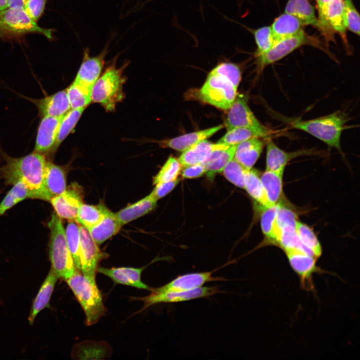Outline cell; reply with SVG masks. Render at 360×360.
<instances>
[{
    "mask_svg": "<svg viewBox=\"0 0 360 360\" xmlns=\"http://www.w3.org/2000/svg\"><path fill=\"white\" fill-rule=\"evenodd\" d=\"M4 164L0 166V178L7 185L18 182L26 184L34 194L36 199L50 202L46 192L43 180L47 160L46 156L33 152L26 156L14 158L0 148Z\"/></svg>",
    "mask_w": 360,
    "mask_h": 360,
    "instance_id": "6da1fadb",
    "label": "cell"
},
{
    "mask_svg": "<svg viewBox=\"0 0 360 360\" xmlns=\"http://www.w3.org/2000/svg\"><path fill=\"white\" fill-rule=\"evenodd\" d=\"M348 121L346 114L338 110L314 119L296 120L291 125L293 128L306 132L320 140L330 148L341 152V136Z\"/></svg>",
    "mask_w": 360,
    "mask_h": 360,
    "instance_id": "7a4b0ae2",
    "label": "cell"
},
{
    "mask_svg": "<svg viewBox=\"0 0 360 360\" xmlns=\"http://www.w3.org/2000/svg\"><path fill=\"white\" fill-rule=\"evenodd\" d=\"M27 198L36 199L34 194L26 184L22 182L16 183L0 203V216Z\"/></svg>",
    "mask_w": 360,
    "mask_h": 360,
    "instance_id": "e575fe53",
    "label": "cell"
},
{
    "mask_svg": "<svg viewBox=\"0 0 360 360\" xmlns=\"http://www.w3.org/2000/svg\"><path fill=\"white\" fill-rule=\"evenodd\" d=\"M64 116H44L41 118L37 130L34 152L44 156L50 154L56 143Z\"/></svg>",
    "mask_w": 360,
    "mask_h": 360,
    "instance_id": "9a60e30c",
    "label": "cell"
},
{
    "mask_svg": "<svg viewBox=\"0 0 360 360\" xmlns=\"http://www.w3.org/2000/svg\"><path fill=\"white\" fill-rule=\"evenodd\" d=\"M32 33L52 38V30L40 26L28 16L24 9L8 8L0 11V40L16 39Z\"/></svg>",
    "mask_w": 360,
    "mask_h": 360,
    "instance_id": "8992f818",
    "label": "cell"
},
{
    "mask_svg": "<svg viewBox=\"0 0 360 360\" xmlns=\"http://www.w3.org/2000/svg\"><path fill=\"white\" fill-rule=\"evenodd\" d=\"M280 204L268 208L260 206V226L264 236V240L260 246L268 244L277 246L280 230L277 224L276 218Z\"/></svg>",
    "mask_w": 360,
    "mask_h": 360,
    "instance_id": "484cf974",
    "label": "cell"
},
{
    "mask_svg": "<svg viewBox=\"0 0 360 360\" xmlns=\"http://www.w3.org/2000/svg\"><path fill=\"white\" fill-rule=\"evenodd\" d=\"M248 170L233 158L222 172L224 177L231 183L244 188L246 175Z\"/></svg>",
    "mask_w": 360,
    "mask_h": 360,
    "instance_id": "ab89813d",
    "label": "cell"
},
{
    "mask_svg": "<svg viewBox=\"0 0 360 360\" xmlns=\"http://www.w3.org/2000/svg\"><path fill=\"white\" fill-rule=\"evenodd\" d=\"M110 211L102 204H80L75 222L88 229L99 223Z\"/></svg>",
    "mask_w": 360,
    "mask_h": 360,
    "instance_id": "1f68e13d",
    "label": "cell"
},
{
    "mask_svg": "<svg viewBox=\"0 0 360 360\" xmlns=\"http://www.w3.org/2000/svg\"><path fill=\"white\" fill-rule=\"evenodd\" d=\"M116 57L96 80L92 90V100L100 104L108 112L114 111L117 103L124 97L123 86L126 78L122 73L129 62L124 63L118 68L116 66Z\"/></svg>",
    "mask_w": 360,
    "mask_h": 360,
    "instance_id": "277c9868",
    "label": "cell"
},
{
    "mask_svg": "<svg viewBox=\"0 0 360 360\" xmlns=\"http://www.w3.org/2000/svg\"><path fill=\"white\" fill-rule=\"evenodd\" d=\"M266 140L253 138L237 144L234 158L247 169L252 168L262 151Z\"/></svg>",
    "mask_w": 360,
    "mask_h": 360,
    "instance_id": "44dd1931",
    "label": "cell"
},
{
    "mask_svg": "<svg viewBox=\"0 0 360 360\" xmlns=\"http://www.w3.org/2000/svg\"><path fill=\"white\" fill-rule=\"evenodd\" d=\"M303 24L295 16L285 13L274 21L270 26L273 45L302 30Z\"/></svg>",
    "mask_w": 360,
    "mask_h": 360,
    "instance_id": "d4e9b609",
    "label": "cell"
},
{
    "mask_svg": "<svg viewBox=\"0 0 360 360\" xmlns=\"http://www.w3.org/2000/svg\"><path fill=\"white\" fill-rule=\"evenodd\" d=\"M236 146L228 145L214 150L202 162L208 178L212 180L216 174L222 172L226 165L234 158Z\"/></svg>",
    "mask_w": 360,
    "mask_h": 360,
    "instance_id": "4316f807",
    "label": "cell"
},
{
    "mask_svg": "<svg viewBox=\"0 0 360 360\" xmlns=\"http://www.w3.org/2000/svg\"><path fill=\"white\" fill-rule=\"evenodd\" d=\"M253 138H263L258 132L252 128L246 127H237L228 130L218 142L228 145H236L243 141Z\"/></svg>",
    "mask_w": 360,
    "mask_h": 360,
    "instance_id": "60d3db41",
    "label": "cell"
},
{
    "mask_svg": "<svg viewBox=\"0 0 360 360\" xmlns=\"http://www.w3.org/2000/svg\"><path fill=\"white\" fill-rule=\"evenodd\" d=\"M210 72L225 78L238 89L241 80V71L238 64L230 62H222Z\"/></svg>",
    "mask_w": 360,
    "mask_h": 360,
    "instance_id": "ee69618b",
    "label": "cell"
},
{
    "mask_svg": "<svg viewBox=\"0 0 360 360\" xmlns=\"http://www.w3.org/2000/svg\"><path fill=\"white\" fill-rule=\"evenodd\" d=\"M224 124H220L209 128L186 134L172 138L162 140L158 142L162 148H170L178 152H183L196 144L206 140L224 128Z\"/></svg>",
    "mask_w": 360,
    "mask_h": 360,
    "instance_id": "ffe728a7",
    "label": "cell"
},
{
    "mask_svg": "<svg viewBox=\"0 0 360 360\" xmlns=\"http://www.w3.org/2000/svg\"><path fill=\"white\" fill-rule=\"evenodd\" d=\"M122 226L115 214L110 212L102 221L88 230L94 240L100 244L116 235Z\"/></svg>",
    "mask_w": 360,
    "mask_h": 360,
    "instance_id": "f1b7e54d",
    "label": "cell"
},
{
    "mask_svg": "<svg viewBox=\"0 0 360 360\" xmlns=\"http://www.w3.org/2000/svg\"><path fill=\"white\" fill-rule=\"evenodd\" d=\"M266 169L276 172H284L286 166L292 159L304 156L316 155L318 152L312 149H302L292 152H286L268 138L266 140Z\"/></svg>",
    "mask_w": 360,
    "mask_h": 360,
    "instance_id": "e0dca14e",
    "label": "cell"
},
{
    "mask_svg": "<svg viewBox=\"0 0 360 360\" xmlns=\"http://www.w3.org/2000/svg\"><path fill=\"white\" fill-rule=\"evenodd\" d=\"M66 281L85 313L86 324H96L106 312L96 282H91L78 270Z\"/></svg>",
    "mask_w": 360,
    "mask_h": 360,
    "instance_id": "5b68a950",
    "label": "cell"
},
{
    "mask_svg": "<svg viewBox=\"0 0 360 360\" xmlns=\"http://www.w3.org/2000/svg\"><path fill=\"white\" fill-rule=\"evenodd\" d=\"M216 270L180 275L166 284L154 289L158 292L186 291L202 286L208 282L227 280L223 277L213 276L212 274Z\"/></svg>",
    "mask_w": 360,
    "mask_h": 360,
    "instance_id": "2e32d148",
    "label": "cell"
},
{
    "mask_svg": "<svg viewBox=\"0 0 360 360\" xmlns=\"http://www.w3.org/2000/svg\"><path fill=\"white\" fill-rule=\"evenodd\" d=\"M318 14L319 29L326 40H331L334 30L330 26L327 17L328 9L330 0H316Z\"/></svg>",
    "mask_w": 360,
    "mask_h": 360,
    "instance_id": "bcb514c9",
    "label": "cell"
},
{
    "mask_svg": "<svg viewBox=\"0 0 360 360\" xmlns=\"http://www.w3.org/2000/svg\"><path fill=\"white\" fill-rule=\"evenodd\" d=\"M150 294L144 297H134L132 299L144 302V306L140 312L150 306L160 303H170L186 302L196 298H206L216 294L224 292L219 290L217 286H200V288L186 291L180 292H158L152 288Z\"/></svg>",
    "mask_w": 360,
    "mask_h": 360,
    "instance_id": "9c48e42d",
    "label": "cell"
},
{
    "mask_svg": "<svg viewBox=\"0 0 360 360\" xmlns=\"http://www.w3.org/2000/svg\"><path fill=\"white\" fill-rule=\"evenodd\" d=\"M85 108L71 109L64 116L60 126L57 138L50 154L55 152L61 143L74 128Z\"/></svg>",
    "mask_w": 360,
    "mask_h": 360,
    "instance_id": "74e56055",
    "label": "cell"
},
{
    "mask_svg": "<svg viewBox=\"0 0 360 360\" xmlns=\"http://www.w3.org/2000/svg\"><path fill=\"white\" fill-rule=\"evenodd\" d=\"M244 189L260 206L266 208L272 206L268 201L260 176L256 170L251 168L248 172Z\"/></svg>",
    "mask_w": 360,
    "mask_h": 360,
    "instance_id": "d6a6232c",
    "label": "cell"
},
{
    "mask_svg": "<svg viewBox=\"0 0 360 360\" xmlns=\"http://www.w3.org/2000/svg\"><path fill=\"white\" fill-rule=\"evenodd\" d=\"M24 97L36 106L40 118L44 116H62L71 110L66 90L41 98Z\"/></svg>",
    "mask_w": 360,
    "mask_h": 360,
    "instance_id": "ac0fdd59",
    "label": "cell"
},
{
    "mask_svg": "<svg viewBox=\"0 0 360 360\" xmlns=\"http://www.w3.org/2000/svg\"><path fill=\"white\" fill-rule=\"evenodd\" d=\"M236 89L225 78L210 72L198 92L202 102L216 108L228 110L236 96Z\"/></svg>",
    "mask_w": 360,
    "mask_h": 360,
    "instance_id": "52a82bcc",
    "label": "cell"
},
{
    "mask_svg": "<svg viewBox=\"0 0 360 360\" xmlns=\"http://www.w3.org/2000/svg\"><path fill=\"white\" fill-rule=\"evenodd\" d=\"M284 172L266 170L260 176L268 201L271 206L282 202Z\"/></svg>",
    "mask_w": 360,
    "mask_h": 360,
    "instance_id": "f546056e",
    "label": "cell"
},
{
    "mask_svg": "<svg viewBox=\"0 0 360 360\" xmlns=\"http://www.w3.org/2000/svg\"><path fill=\"white\" fill-rule=\"evenodd\" d=\"M182 166L178 159L170 156L159 172L153 178V184L167 182L178 178Z\"/></svg>",
    "mask_w": 360,
    "mask_h": 360,
    "instance_id": "b9f144b4",
    "label": "cell"
},
{
    "mask_svg": "<svg viewBox=\"0 0 360 360\" xmlns=\"http://www.w3.org/2000/svg\"><path fill=\"white\" fill-rule=\"evenodd\" d=\"M8 8V0H0V11Z\"/></svg>",
    "mask_w": 360,
    "mask_h": 360,
    "instance_id": "f5cc1de1",
    "label": "cell"
},
{
    "mask_svg": "<svg viewBox=\"0 0 360 360\" xmlns=\"http://www.w3.org/2000/svg\"><path fill=\"white\" fill-rule=\"evenodd\" d=\"M298 238L302 245L315 258L322 253L320 244L312 230L306 224L298 220L296 226Z\"/></svg>",
    "mask_w": 360,
    "mask_h": 360,
    "instance_id": "d590c367",
    "label": "cell"
},
{
    "mask_svg": "<svg viewBox=\"0 0 360 360\" xmlns=\"http://www.w3.org/2000/svg\"><path fill=\"white\" fill-rule=\"evenodd\" d=\"M224 126L227 130L237 127H246L258 132L262 138H270L272 130L262 124L255 116L249 108L244 96L236 95V99L228 110Z\"/></svg>",
    "mask_w": 360,
    "mask_h": 360,
    "instance_id": "ba28073f",
    "label": "cell"
},
{
    "mask_svg": "<svg viewBox=\"0 0 360 360\" xmlns=\"http://www.w3.org/2000/svg\"><path fill=\"white\" fill-rule=\"evenodd\" d=\"M284 12L296 17L304 26L311 25L319 28L314 8L308 0H288Z\"/></svg>",
    "mask_w": 360,
    "mask_h": 360,
    "instance_id": "4dcf8cb0",
    "label": "cell"
},
{
    "mask_svg": "<svg viewBox=\"0 0 360 360\" xmlns=\"http://www.w3.org/2000/svg\"><path fill=\"white\" fill-rule=\"evenodd\" d=\"M43 184L51 200L62 193L66 189V178L63 168L47 160L44 172Z\"/></svg>",
    "mask_w": 360,
    "mask_h": 360,
    "instance_id": "cb8c5ba5",
    "label": "cell"
},
{
    "mask_svg": "<svg viewBox=\"0 0 360 360\" xmlns=\"http://www.w3.org/2000/svg\"><path fill=\"white\" fill-rule=\"evenodd\" d=\"M48 225L50 231L49 258L51 269L58 278L66 280L77 269L68 246L62 218L53 212Z\"/></svg>",
    "mask_w": 360,
    "mask_h": 360,
    "instance_id": "3957f363",
    "label": "cell"
},
{
    "mask_svg": "<svg viewBox=\"0 0 360 360\" xmlns=\"http://www.w3.org/2000/svg\"><path fill=\"white\" fill-rule=\"evenodd\" d=\"M298 220L296 212L290 208L284 206L282 202H280L276 218L278 228L287 225L296 226Z\"/></svg>",
    "mask_w": 360,
    "mask_h": 360,
    "instance_id": "7dc6e473",
    "label": "cell"
},
{
    "mask_svg": "<svg viewBox=\"0 0 360 360\" xmlns=\"http://www.w3.org/2000/svg\"><path fill=\"white\" fill-rule=\"evenodd\" d=\"M180 181L179 178L174 180L156 184L150 194L158 201L160 198L165 196L170 193L178 184Z\"/></svg>",
    "mask_w": 360,
    "mask_h": 360,
    "instance_id": "681fc988",
    "label": "cell"
},
{
    "mask_svg": "<svg viewBox=\"0 0 360 360\" xmlns=\"http://www.w3.org/2000/svg\"><path fill=\"white\" fill-rule=\"evenodd\" d=\"M83 190L76 182L71 184L61 194L50 200L56 214L60 218L76 220L78 208L82 203Z\"/></svg>",
    "mask_w": 360,
    "mask_h": 360,
    "instance_id": "4fadbf2b",
    "label": "cell"
},
{
    "mask_svg": "<svg viewBox=\"0 0 360 360\" xmlns=\"http://www.w3.org/2000/svg\"><path fill=\"white\" fill-rule=\"evenodd\" d=\"M253 34L256 46L255 56L264 54L273 46V40L270 26H264L256 30L246 28Z\"/></svg>",
    "mask_w": 360,
    "mask_h": 360,
    "instance_id": "7bdbcfd3",
    "label": "cell"
},
{
    "mask_svg": "<svg viewBox=\"0 0 360 360\" xmlns=\"http://www.w3.org/2000/svg\"><path fill=\"white\" fill-rule=\"evenodd\" d=\"M182 176L184 178H194L201 176L206 173V170L202 163L183 167Z\"/></svg>",
    "mask_w": 360,
    "mask_h": 360,
    "instance_id": "f907efd6",
    "label": "cell"
},
{
    "mask_svg": "<svg viewBox=\"0 0 360 360\" xmlns=\"http://www.w3.org/2000/svg\"><path fill=\"white\" fill-rule=\"evenodd\" d=\"M68 246L76 269L80 272V237L79 226L74 220H69L65 229Z\"/></svg>",
    "mask_w": 360,
    "mask_h": 360,
    "instance_id": "f35d334b",
    "label": "cell"
},
{
    "mask_svg": "<svg viewBox=\"0 0 360 360\" xmlns=\"http://www.w3.org/2000/svg\"><path fill=\"white\" fill-rule=\"evenodd\" d=\"M66 90L71 109L86 108L90 103L92 88L74 82Z\"/></svg>",
    "mask_w": 360,
    "mask_h": 360,
    "instance_id": "8d00e7d4",
    "label": "cell"
},
{
    "mask_svg": "<svg viewBox=\"0 0 360 360\" xmlns=\"http://www.w3.org/2000/svg\"><path fill=\"white\" fill-rule=\"evenodd\" d=\"M327 17L332 30L338 32L344 42H346V28L343 0H330L328 6Z\"/></svg>",
    "mask_w": 360,
    "mask_h": 360,
    "instance_id": "836d02e7",
    "label": "cell"
},
{
    "mask_svg": "<svg viewBox=\"0 0 360 360\" xmlns=\"http://www.w3.org/2000/svg\"><path fill=\"white\" fill-rule=\"evenodd\" d=\"M46 2V0H28L23 9L28 16L36 22L44 12Z\"/></svg>",
    "mask_w": 360,
    "mask_h": 360,
    "instance_id": "c3c4849f",
    "label": "cell"
},
{
    "mask_svg": "<svg viewBox=\"0 0 360 360\" xmlns=\"http://www.w3.org/2000/svg\"><path fill=\"white\" fill-rule=\"evenodd\" d=\"M284 252L290 266L300 278L302 288L312 290L314 288L312 275L320 272V268L316 265L317 258L298 248Z\"/></svg>",
    "mask_w": 360,
    "mask_h": 360,
    "instance_id": "8fae6325",
    "label": "cell"
},
{
    "mask_svg": "<svg viewBox=\"0 0 360 360\" xmlns=\"http://www.w3.org/2000/svg\"><path fill=\"white\" fill-rule=\"evenodd\" d=\"M58 278V276L50 268L32 302L28 318L30 324H33L40 312L50 307V302Z\"/></svg>",
    "mask_w": 360,
    "mask_h": 360,
    "instance_id": "603a6c76",
    "label": "cell"
},
{
    "mask_svg": "<svg viewBox=\"0 0 360 360\" xmlns=\"http://www.w3.org/2000/svg\"><path fill=\"white\" fill-rule=\"evenodd\" d=\"M312 40L302 30L279 41L266 52L256 56L258 64L260 68H263L281 60L302 46L312 44Z\"/></svg>",
    "mask_w": 360,
    "mask_h": 360,
    "instance_id": "7c38bea8",
    "label": "cell"
},
{
    "mask_svg": "<svg viewBox=\"0 0 360 360\" xmlns=\"http://www.w3.org/2000/svg\"><path fill=\"white\" fill-rule=\"evenodd\" d=\"M28 0H8V8H24Z\"/></svg>",
    "mask_w": 360,
    "mask_h": 360,
    "instance_id": "816d5d0a",
    "label": "cell"
},
{
    "mask_svg": "<svg viewBox=\"0 0 360 360\" xmlns=\"http://www.w3.org/2000/svg\"><path fill=\"white\" fill-rule=\"evenodd\" d=\"M108 46L109 44H107L101 52L96 56H90L88 48L84 50L82 62L74 82L92 88L102 69Z\"/></svg>",
    "mask_w": 360,
    "mask_h": 360,
    "instance_id": "5bb4252c",
    "label": "cell"
},
{
    "mask_svg": "<svg viewBox=\"0 0 360 360\" xmlns=\"http://www.w3.org/2000/svg\"><path fill=\"white\" fill-rule=\"evenodd\" d=\"M228 144L202 140L183 152L178 160L182 167L203 162L214 150Z\"/></svg>",
    "mask_w": 360,
    "mask_h": 360,
    "instance_id": "7402d4cb",
    "label": "cell"
},
{
    "mask_svg": "<svg viewBox=\"0 0 360 360\" xmlns=\"http://www.w3.org/2000/svg\"><path fill=\"white\" fill-rule=\"evenodd\" d=\"M157 200L150 194L137 202L120 210L115 215L123 226L152 211L156 206Z\"/></svg>",
    "mask_w": 360,
    "mask_h": 360,
    "instance_id": "83f0119b",
    "label": "cell"
},
{
    "mask_svg": "<svg viewBox=\"0 0 360 360\" xmlns=\"http://www.w3.org/2000/svg\"><path fill=\"white\" fill-rule=\"evenodd\" d=\"M144 269V267L140 268L98 267L97 272L110 278L116 284L150 290L152 288L144 283L141 279V274Z\"/></svg>",
    "mask_w": 360,
    "mask_h": 360,
    "instance_id": "d6986e66",
    "label": "cell"
},
{
    "mask_svg": "<svg viewBox=\"0 0 360 360\" xmlns=\"http://www.w3.org/2000/svg\"><path fill=\"white\" fill-rule=\"evenodd\" d=\"M346 28L360 36V14L352 0H343Z\"/></svg>",
    "mask_w": 360,
    "mask_h": 360,
    "instance_id": "f6af8a7d",
    "label": "cell"
},
{
    "mask_svg": "<svg viewBox=\"0 0 360 360\" xmlns=\"http://www.w3.org/2000/svg\"><path fill=\"white\" fill-rule=\"evenodd\" d=\"M80 272L91 282H96V274L100 261L106 256L91 237L88 229L79 226Z\"/></svg>",
    "mask_w": 360,
    "mask_h": 360,
    "instance_id": "30bf717a",
    "label": "cell"
}]
</instances>
